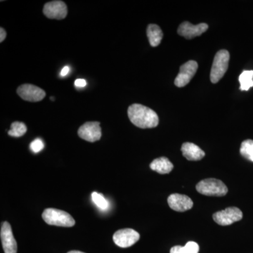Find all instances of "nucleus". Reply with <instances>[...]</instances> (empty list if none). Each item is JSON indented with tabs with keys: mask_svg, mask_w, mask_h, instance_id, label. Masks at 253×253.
Wrapping results in <instances>:
<instances>
[{
	"mask_svg": "<svg viewBox=\"0 0 253 253\" xmlns=\"http://www.w3.org/2000/svg\"><path fill=\"white\" fill-rule=\"evenodd\" d=\"M230 54L227 50L221 49L218 51L213 61L211 72V81L215 84L224 76L229 67Z\"/></svg>",
	"mask_w": 253,
	"mask_h": 253,
	"instance_id": "nucleus-3",
	"label": "nucleus"
},
{
	"mask_svg": "<svg viewBox=\"0 0 253 253\" xmlns=\"http://www.w3.org/2000/svg\"><path fill=\"white\" fill-rule=\"evenodd\" d=\"M17 94L21 99L31 102H38L45 97V91L31 84H24L18 86Z\"/></svg>",
	"mask_w": 253,
	"mask_h": 253,
	"instance_id": "nucleus-8",
	"label": "nucleus"
},
{
	"mask_svg": "<svg viewBox=\"0 0 253 253\" xmlns=\"http://www.w3.org/2000/svg\"><path fill=\"white\" fill-rule=\"evenodd\" d=\"M68 253H84L81 252V251H70V252H68Z\"/></svg>",
	"mask_w": 253,
	"mask_h": 253,
	"instance_id": "nucleus-26",
	"label": "nucleus"
},
{
	"mask_svg": "<svg viewBox=\"0 0 253 253\" xmlns=\"http://www.w3.org/2000/svg\"><path fill=\"white\" fill-rule=\"evenodd\" d=\"M44 149V143L41 139H36L31 144V149L33 152L39 153Z\"/></svg>",
	"mask_w": 253,
	"mask_h": 253,
	"instance_id": "nucleus-22",
	"label": "nucleus"
},
{
	"mask_svg": "<svg viewBox=\"0 0 253 253\" xmlns=\"http://www.w3.org/2000/svg\"><path fill=\"white\" fill-rule=\"evenodd\" d=\"M75 85L77 86V87H84L86 85V82L84 79H77L75 81Z\"/></svg>",
	"mask_w": 253,
	"mask_h": 253,
	"instance_id": "nucleus-23",
	"label": "nucleus"
},
{
	"mask_svg": "<svg viewBox=\"0 0 253 253\" xmlns=\"http://www.w3.org/2000/svg\"><path fill=\"white\" fill-rule=\"evenodd\" d=\"M127 113L131 123L141 129L154 128L159 123L157 113L141 104H131L128 108Z\"/></svg>",
	"mask_w": 253,
	"mask_h": 253,
	"instance_id": "nucleus-1",
	"label": "nucleus"
},
{
	"mask_svg": "<svg viewBox=\"0 0 253 253\" xmlns=\"http://www.w3.org/2000/svg\"><path fill=\"white\" fill-rule=\"evenodd\" d=\"M150 168L159 174H165L170 172L174 166L168 158L161 157L154 160L150 164Z\"/></svg>",
	"mask_w": 253,
	"mask_h": 253,
	"instance_id": "nucleus-15",
	"label": "nucleus"
},
{
	"mask_svg": "<svg viewBox=\"0 0 253 253\" xmlns=\"http://www.w3.org/2000/svg\"><path fill=\"white\" fill-rule=\"evenodd\" d=\"M199 246L194 241H189L185 246H176L170 250V253H199Z\"/></svg>",
	"mask_w": 253,
	"mask_h": 253,
	"instance_id": "nucleus-18",
	"label": "nucleus"
},
{
	"mask_svg": "<svg viewBox=\"0 0 253 253\" xmlns=\"http://www.w3.org/2000/svg\"><path fill=\"white\" fill-rule=\"evenodd\" d=\"M169 208L176 212H185L191 209L194 206L192 200L186 195L173 194L168 197Z\"/></svg>",
	"mask_w": 253,
	"mask_h": 253,
	"instance_id": "nucleus-13",
	"label": "nucleus"
},
{
	"mask_svg": "<svg viewBox=\"0 0 253 253\" xmlns=\"http://www.w3.org/2000/svg\"><path fill=\"white\" fill-rule=\"evenodd\" d=\"M69 71L70 68L68 67V66H65V67L63 68L62 71H61L60 75H61V77H65V76H67Z\"/></svg>",
	"mask_w": 253,
	"mask_h": 253,
	"instance_id": "nucleus-25",
	"label": "nucleus"
},
{
	"mask_svg": "<svg viewBox=\"0 0 253 253\" xmlns=\"http://www.w3.org/2000/svg\"><path fill=\"white\" fill-rule=\"evenodd\" d=\"M0 236L4 253H17V244L14 239L11 226L7 221H4L1 224Z\"/></svg>",
	"mask_w": 253,
	"mask_h": 253,
	"instance_id": "nucleus-11",
	"label": "nucleus"
},
{
	"mask_svg": "<svg viewBox=\"0 0 253 253\" xmlns=\"http://www.w3.org/2000/svg\"><path fill=\"white\" fill-rule=\"evenodd\" d=\"M208 25L206 23H199L197 25H193L188 21H184L181 23L177 30L178 34L184 37L186 39L191 40L196 37L201 36L205 32L207 31Z\"/></svg>",
	"mask_w": 253,
	"mask_h": 253,
	"instance_id": "nucleus-12",
	"label": "nucleus"
},
{
	"mask_svg": "<svg viewBox=\"0 0 253 253\" xmlns=\"http://www.w3.org/2000/svg\"><path fill=\"white\" fill-rule=\"evenodd\" d=\"M198 192L208 196H224L228 192V188L219 179L210 178L200 181L196 185Z\"/></svg>",
	"mask_w": 253,
	"mask_h": 253,
	"instance_id": "nucleus-4",
	"label": "nucleus"
},
{
	"mask_svg": "<svg viewBox=\"0 0 253 253\" xmlns=\"http://www.w3.org/2000/svg\"><path fill=\"white\" fill-rule=\"evenodd\" d=\"M42 218L47 224L53 226L71 227L76 224L71 214L61 210L47 208L42 213Z\"/></svg>",
	"mask_w": 253,
	"mask_h": 253,
	"instance_id": "nucleus-2",
	"label": "nucleus"
},
{
	"mask_svg": "<svg viewBox=\"0 0 253 253\" xmlns=\"http://www.w3.org/2000/svg\"><path fill=\"white\" fill-rule=\"evenodd\" d=\"M199 65L195 61H189L181 65L180 71L174 80V84L178 87H184L190 83L197 71Z\"/></svg>",
	"mask_w": 253,
	"mask_h": 253,
	"instance_id": "nucleus-7",
	"label": "nucleus"
},
{
	"mask_svg": "<svg viewBox=\"0 0 253 253\" xmlns=\"http://www.w3.org/2000/svg\"><path fill=\"white\" fill-rule=\"evenodd\" d=\"M147 37L150 44L153 47H156L161 44L163 33L161 28L156 24H150L147 28Z\"/></svg>",
	"mask_w": 253,
	"mask_h": 253,
	"instance_id": "nucleus-16",
	"label": "nucleus"
},
{
	"mask_svg": "<svg viewBox=\"0 0 253 253\" xmlns=\"http://www.w3.org/2000/svg\"><path fill=\"white\" fill-rule=\"evenodd\" d=\"M139 233L132 229H123L118 230L113 234V241L119 247H131L139 240Z\"/></svg>",
	"mask_w": 253,
	"mask_h": 253,
	"instance_id": "nucleus-6",
	"label": "nucleus"
},
{
	"mask_svg": "<svg viewBox=\"0 0 253 253\" xmlns=\"http://www.w3.org/2000/svg\"><path fill=\"white\" fill-rule=\"evenodd\" d=\"M181 151L183 156L189 161H200L206 156L204 151L197 145L193 144V143H184L181 146Z\"/></svg>",
	"mask_w": 253,
	"mask_h": 253,
	"instance_id": "nucleus-14",
	"label": "nucleus"
},
{
	"mask_svg": "<svg viewBox=\"0 0 253 253\" xmlns=\"http://www.w3.org/2000/svg\"><path fill=\"white\" fill-rule=\"evenodd\" d=\"M242 218L243 212L236 207L227 208L213 214L214 221L221 226L231 225L236 221L241 220Z\"/></svg>",
	"mask_w": 253,
	"mask_h": 253,
	"instance_id": "nucleus-5",
	"label": "nucleus"
},
{
	"mask_svg": "<svg viewBox=\"0 0 253 253\" xmlns=\"http://www.w3.org/2000/svg\"><path fill=\"white\" fill-rule=\"evenodd\" d=\"M241 91H249L253 86V71H244L239 76Z\"/></svg>",
	"mask_w": 253,
	"mask_h": 253,
	"instance_id": "nucleus-17",
	"label": "nucleus"
},
{
	"mask_svg": "<svg viewBox=\"0 0 253 253\" xmlns=\"http://www.w3.org/2000/svg\"><path fill=\"white\" fill-rule=\"evenodd\" d=\"M240 153L243 157L253 162V140L248 139L243 141L240 149Z\"/></svg>",
	"mask_w": 253,
	"mask_h": 253,
	"instance_id": "nucleus-19",
	"label": "nucleus"
},
{
	"mask_svg": "<svg viewBox=\"0 0 253 253\" xmlns=\"http://www.w3.org/2000/svg\"><path fill=\"white\" fill-rule=\"evenodd\" d=\"M6 37V33L2 27L0 28V42H2Z\"/></svg>",
	"mask_w": 253,
	"mask_h": 253,
	"instance_id": "nucleus-24",
	"label": "nucleus"
},
{
	"mask_svg": "<svg viewBox=\"0 0 253 253\" xmlns=\"http://www.w3.org/2000/svg\"><path fill=\"white\" fill-rule=\"evenodd\" d=\"M27 131V126L22 122H14L11 124V129L8 134L14 137H21Z\"/></svg>",
	"mask_w": 253,
	"mask_h": 253,
	"instance_id": "nucleus-20",
	"label": "nucleus"
},
{
	"mask_svg": "<svg viewBox=\"0 0 253 253\" xmlns=\"http://www.w3.org/2000/svg\"><path fill=\"white\" fill-rule=\"evenodd\" d=\"M78 135L81 139L95 142L101 137V129L99 122H87L83 125L78 129Z\"/></svg>",
	"mask_w": 253,
	"mask_h": 253,
	"instance_id": "nucleus-10",
	"label": "nucleus"
},
{
	"mask_svg": "<svg viewBox=\"0 0 253 253\" xmlns=\"http://www.w3.org/2000/svg\"><path fill=\"white\" fill-rule=\"evenodd\" d=\"M43 13L50 19H64L68 14L67 5L59 0L49 1L44 4Z\"/></svg>",
	"mask_w": 253,
	"mask_h": 253,
	"instance_id": "nucleus-9",
	"label": "nucleus"
},
{
	"mask_svg": "<svg viewBox=\"0 0 253 253\" xmlns=\"http://www.w3.org/2000/svg\"><path fill=\"white\" fill-rule=\"evenodd\" d=\"M93 203L101 211H106L109 207V203L102 194L97 192H93L91 194Z\"/></svg>",
	"mask_w": 253,
	"mask_h": 253,
	"instance_id": "nucleus-21",
	"label": "nucleus"
}]
</instances>
